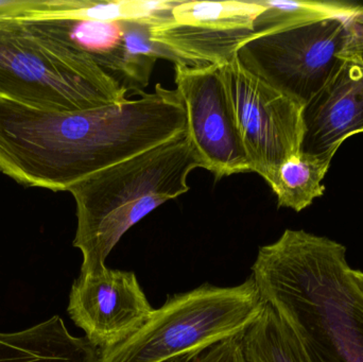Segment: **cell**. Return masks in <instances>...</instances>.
Instances as JSON below:
<instances>
[{"label":"cell","mask_w":363,"mask_h":362,"mask_svg":"<svg viewBox=\"0 0 363 362\" xmlns=\"http://www.w3.org/2000/svg\"><path fill=\"white\" fill-rule=\"evenodd\" d=\"M153 310L134 272L108 267L101 273L80 274L67 307L72 322L99 351L129 339Z\"/></svg>","instance_id":"9"},{"label":"cell","mask_w":363,"mask_h":362,"mask_svg":"<svg viewBox=\"0 0 363 362\" xmlns=\"http://www.w3.org/2000/svg\"><path fill=\"white\" fill-rule=\"evenodd\" d=\"M127 89L86 55L0 18V97L38 110L81 112L125 101Z\"/></svg>","instance_id":"3"},{"label":"cell","mask_w":363,"mask_h":362,"mask_svg":"<svg viewBox=\"0 0 363 362\" xmlns=\"http://www.w3.org/2000/svg\"><path fill=\"white\" fill-rule=\"evenodd\" d=\"M333 155L302 152L277 168L268 184L277 195L279 208L302 212L325 193L323 180Z\"/></svg>","instance_id":"13"},{"label":"cell","mask_w":363,"mask_h":362,"mask_svg":"<svg viewBox=\"0 0 363 362\" xmlns=\"http://www.w3.org/2000/svg\"><path fill=\"white\" fill-rule=\"evenodd\" d=\"M352 14L254 34L237 57L247 72L307 106L345 62Z\"/></svg>","instance_id":"5"},{"label":"cell","mask_w":363,"mask_h":362,"mask_svg":"<svg viewBox=\"0 0 363 362\" xmlns=\"http://www.w3.org/2000/svg\"><path fill=\"white\" fill-rule=\"evenodd\" d=\"M222 65L176 64L177 91L187 117V134L217 180L251 172L222 76Z\"/></svg>","instance_id":"8"},{"label":"cell","mask_w":363,"mask_h":362,"mask_svg":"<svg viewBox=\"0 0 363 362\" xmlns=\"http://www.w3.org/2000/svg\"><path fill=\"white\" fill-rule=\"evenodd\" d=\"M264 9L259 0H181L170 21L152 26L151 38L189 67L224 65L254 35Z\"/></svg>","instance_id":"7"},{"label":"cell","mask_w":363,"mask_h":362,"mask_svg":"<svg viewBox=\"0 0 363 362\" xmlns=\"http://www.w3.org/2000/svg\"><path fill=\"white\" fill-rule=\"evenodd\" d=\"M99 350L72 336L61 317L14 333L0 332V362H98Z\"/></svg>","instance_id":"12"},{"label":"cell","mask_w":363,"mask_h":362,"mask_svg":"<svg viewBox=\"0 0 363 362\" xmlns=\"http://www.w3.org/2000/svg\"><path fill=\"white\" fill-rule=\"evenodd\" d=\"M351 274L356 286L358 287L360 293L363 295V272L360 271V270L351 269Z\"/></svg>","instance_id":"18"},{"label":"cell","mask_w":363,"mask_h":362,"mask_svg":"<svg viewBox=\"0 0 363 362\" xmlns=\"http://www.w3.org/2000/svg\"><path fill=\"white\" fill-rule=\"evenodd\" d=\"M30 29L86 55L123 89L129 87L130 67L123 21H99L57 12L9 17Z\"/></svg>","instance_id":"11"},{"label":"cell","mask_w":363,"mask_h":362,"mask_svg":"<svg viewBox=\"0 0 363 362\" xmlns=\"http://www.w3.org/2000/svg\"><path fill=\"white\" fill-rule=\"evenodd\" d=\"M174 362H182V361H174Z\"/></svg>","instance_id":"19"},{"label":"cell","mask_w":363,"mask_h":362,"mask_svg":"<svg viewBox=\"0 0 363 362\" xmlns=\"http://www.w3.org/2000/svg\"><path fill=\"white\" fill-rule=\"evenodd\" d=\"M182 362H247L243 355L241 337L221 342L194 358Z\"/></svg>","instance_id":"16"},{"label":"cell","mask_w":363,"mask_h":362,"mask_svg":"<svg viewBox=\"0 0 363 362\" xmlns=\"http://www.w3.org/2000/svg\"><path fill=\"white\" fill-rule=\"evenodd\" d=\"M302 152L335 157L347 138L363 133V65L345 60L304 108Z\"/></svg>","instance_id":"10"},{"label":"cell","mask_w":363,"mask_h":362,"mask_svg":"<svg viewBox=\"0 0 363 362\" xmlns=\"http://www.w3.org/2000/svg\"><path fill=\"white\" fill-rule=\"evenodd\" d=\"M221 70L250 169L268 182L302 153L305 106L247 72L237 55Z\"/></svg>","instance_id":"6"},{"label":"cell","mask_w":363,"mask_h":362,"mask_svg":"<svg viewBox=\"0 0 363 362\" xmlns=\"http://www.w3.org/2000/svg\"><path fill=\"white\" fill-rule=\"evenodd\" d=\"M259 2L264 9L254 23V34L267 33L339 15L352 14L358 8L357 4L335 1L259 0Z\"/></svg>","instance_id":"15"},{"label":"cell","mask_w":363,"mask_h":362,"mask_svg":"<svg viewBox=\"0 0 363 362\" xmlns=\"http://www.w3.org/2000/svg\"><path fill=\"white\" fill-rule=\"evenodd\" d=\"M252 278L309 362H363V295L343 244L286 230L277 242L260 247Z\"/></svg>","instance_id":"1"},{"label":"cell","mask_w":363,"mask_h":362,"mask_svg":"<svg viewBox=\"0 0 363 362\" xmlns=\"http://www.w3.org/2000/svg\"><path fill=\"white\" fill-rule=\"evenodd\" d=\"M204 168L187 130L150 150L95 172L68 188L77 204L74 248L81 276L101 273L123 236L147 215L189 191L187 179Z\"/></svg>","instance_id":"2"},{"label":"cell","mask_w":363,"mask_h":362,"mask_svg":"<svg viewBox=\"0 0 363 362\" xmlns=\"http://www.w3.org/2000/svg\"><path fill=\"white\" fill-rule=\"evenodd\" d=\"M241 346L247 362H309L294 332L267 303Z\"/></svg>","instance_id":"14"},{"label":"cell","mask_w":363,"mask_h":362,"mask_svg":"<svg viewBox=\"0 0 363 362\" xmlns=\"http://www.w3.org/2000/svg\"><path fill=\"white\" fill-rule=\"evenodd\" d=\"M264 307L252 276L237 286L205 283L187 293L168 295L129 339L99 351L98 362L188 361L245 335Z\"/></svg>","instance_id":"4"},{"label":"cell","mask_w":363,"mask_h":362,"mask_svg":"<svg viewBox=\"0 0 363 362\" xmlns=\"http://www.w3.org/2000/svg\"><path fill=\"white\" fill-rule=\"evenodd\" d=\"M349 40L345 59H354L363 65V6H358L349 17Z\"/></svg>","instance_id":"17"}]
</instances>
